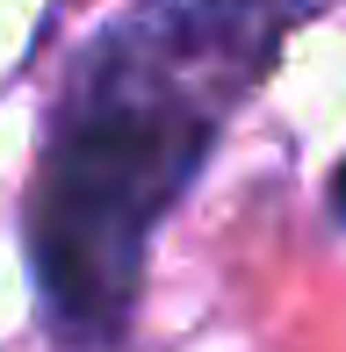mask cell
<instances>
[{
  "label": "cell",
  "mask_w": 346,
  "mask_h": 352,
  "mask_svg": "<svg viewBox=\"0 0 346 352\" xmlns=\"http://www.w3.org/2000/svg\"><path fill=\"white\" fill-rule=\"evenodd\" d=\"M310 8L318 0H145L72 51L22 195L37 302L65 345L101 352L123 338L159 223Z\"/></svg>",
  "instance_id": "cell-1"
},
{
  "label": "cell",
  "mask_w": 346,
  "mask_h": 352,
  "mask_svg": "<svg viewBox=\"0 0 346 352\" xmlns=\"http://www.w3.org/2000/svg\"><path fill=\"white\" fill-rule=\"evenodd\" d=\"M332 216L346 223V158H339V173H332Z\"/></svg>",
  "instance_id": "cell-2"
}]
</instances>
